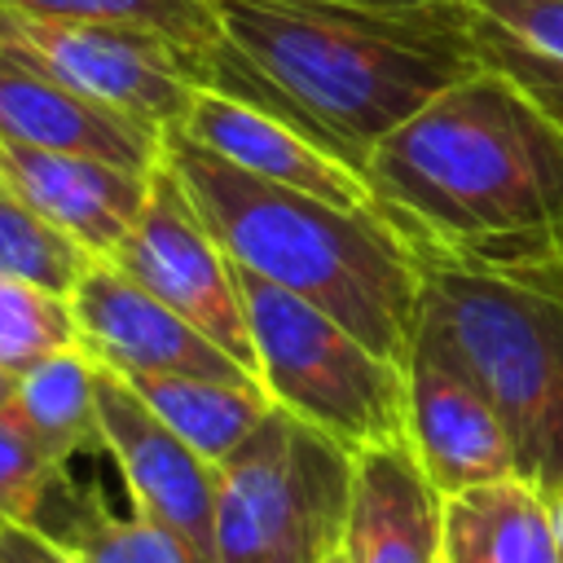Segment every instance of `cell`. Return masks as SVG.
<instances>
[{
	"label": "cell",
	"instance_id": "cell-7",
	"mask_svg": "<svg viewBox=\"0 0 563 563\" xmlns=\"http://www.w3.org/2000/svg\"><path fill=\"white\" fill-rule=\"evenodd\" d=\"M180 132L260 180L303 189L347 211H378L365 172L347 163L317 123L295 114L229 44L198 62V92Z\"/></svg>",
	"mask_w": 563,
	"mask_h": 563
},
{
	"label": "cell",
	"instance_id": "cell-28",
	"mask_svg": "<svg viewBox=\"0 0 563 563\" xmlns=\"http://www.w3.org/2000/svg\"><path fill=\"white\" fill-rule=\"evenodd\" d=\"M13 391H18V378H13L9 369H0V409L13 400Z\"/></svg>",
	"mask_w": 563,
	"mask_h": 563
},
{
	"label": "cell",
	"instance_id": "cell-6",
	"mask_svg": "<svg viewBox=\"0 0 563 563\" xmlns=\"http://www.w3.org/2000/svg\"><path fill=\"white\" fill-rule=\"evenodd\" d=\"M238 290L255 343V378L273 405L352 453L405 435V365L378 356L317 303L246 268H238Z\"/></svg>",
	"mask_w": 563,
	"mask_h": 563
},
{
	"label": "cell",
	"instance_id": "cell-9",
	"mask_svg": "<svg viewBox=\"0 0 563 563\" xmlns=\"http://www.w3.org/2000/svg\"><path fill=\"white\" fill-rule=\"evenodd\" d=\"M106 264L163 299L216 347H224L246 374H255V343L238 290V268L167 163L154 172L136 224Z\"/></svg>",
	"mask_w": 563,
	"mask_h": 563
},
{
	"label": "cell",
	"instance_id": "cell-15",
	"mask_svg": "<svg viewBox=\"0 0 563 563\" xmlns=\"http://www.w3.org/2000/svg\"><path fill=\"white\" fill-rule=\"evenodd\" d=\"M0 180L18 189L92 260H110L136 224L154 172H132L88 154H53L0 141Z\"/></svg>",
	"mask_w": 563,
	"mask_h": 563
},
{
	"label": "cell",
	"instance_id": "cell-24",
	"mask_svg": "<svg viewBox=\"0 0 563 563\" xmlns=\"http://www.w3.org/2000/svg\"><path fill=\"white\" fill-rule=\"evenodd\" d=\"M62 471L66 466L53 462V453L40 444V435L26 427V418L9 400L0 409V528L35 523Z\"/></svg>",
	"mask_w": 563,
	"mask_h": 563
},
{
	"label": "cell",
	"instance_id": "cell-17",
	"mask_svg": "<svg viewBox=\"0 0 563 563\" xmlns=\"http://www.w3.org/2000/svg\"><path fill=\"white\" fill-rule=\"evenodd\" d=\"M444 563H559L545 493L510 475L444 497Z\"/></svg>",
	"mask_w": 563,
	"mask_h": 563
},
{
	"label": "cell",
	"instance_id": "cell-23",
	"mask_svg": "<svg viewBox=\"0 0 563 563\" xmlns=\"http://www.w3.org/2000/svg\"><path fill=\"white\" fill-rule=\"evenodd\" d=\"M75 343L79 334H75V312L66 295L0 277V369L18 378L44 356Z\"/></svg>",
	"mask_w": 563,
	"mask_h": 563
},
{
	"label": "cell",
	"instance_id": "cell-12",
	"mask_svg": "<svg viewBox=\"0 0 563 563\" xmlns=\"http://www.w3.org/2000/svg\"><path fill=\"white\" fill-rule=\"evenodd\" d=\"M75 334L79 347L132 378V374H202V378H233V383H260L246 374L224 347H216L198 325H189L180 312H172L163 299L141 290L132 277H123L114 264L92 260L70 295Z\"/></svg>",
	"mask_w": 563,
	"mask_h": 563
},
{
	"label": "cell",
	"instance_id": "cell-8",
	"mask_svg": "<svg viewBox=\"0 0 563 563\" xmlns=\"http://www.w3.org/2000/svg\"><path fill=\"white\" fill-rule=\"evenodd\" d=\"M0 53H13L88 97L119 106L158 132L180 128L198 92V62L132 26L35 18L0 4Z\"/></svg>",
	"mask_w": 563,
	"mask_h": 563
},
{
	"label": "cell",
	"instance_id": "cell-22",
	"mask_svg": "<svg viewBox=\"0 0 563 563\" xmlns=\"http://www.w3.org/2000/svg\"><path fill=\"white\" fill-rule=\"evenodd\" d=\"M88 264L92 255L84 246H75L53 220H44L18 189L0 180V277L70 299Z\"/></svg>",
	"mask_w": 563,
	"mask_h": 563
},
{
	"label": "cell",
	"instance_id": "cell-19",
	"mask_svg": "<svg viewBox=\"0 0 563 563\" xmlns=\"http://www.w3.org/2000/svg\"><path fill=\"white\" fill-rule=\"evenodd\" d=\"M35 528L62 541L79 563H189L176 537L141 515H114L92 484H70L66 471L35 515Z\"/></svg>",
	"mask_w": 563,
	"mask_h": 563
},
{
	"label": "cell",
	"instance_id": "cell-21",
	"mask_svg": "<svg viewBox=\"0 0 563 563\" xmlns=\"http://www.w3.org/2000/svg\"><path fill=\"white\" fill-rule=\"evenodd\" d=\"M4 9L35 13V18H75V22H106L150 31L194 62L224 44L216 0H0Z\"/></svg>",
	"mask_w": 563,
	"mask_h": 563
},
{
	"label": "cell",
	"instance_id": "cell-14",
	"mask_svg": "<svg viewBox=\"0 0 563 563\" xmlns=\"http://www.w3.org/2000/svg\"><path fill=\"white\" fill-rule=\"evenodd\" d=\"M343 563H444V493L409 440L369 444L352 457Z\"/></svg>",
	"mask_w": 563,
	"mask_h": 563
},
{
	"label": "cell",
	"instance_id": "cell-26",
	"mask_svg": "<svg viewBox=\"0 0 563 563\" xmlns=\"http://www.w3.org/2000/svg\"><path fill=\"white\" fill-rule=\"evenodd\" d=\"M325 4H365V9H418V4H435V0H325Z\"/></svg>",
	"mask_w": 563,
	"mask_h": 563
},
{
	"label": "cell",
	"instance_id": "cell-11",
	"mask_svg": "<svg viewBox=\"0 0 563 563\" xmlns=\"http://www.w3.org/2000/svg\"><path fill=\"white\" fill-rule=\"evenodd\" d=\"M405 440L444 497L515 475V453L488 396L418 325L405 356Z\"/></svg>",
	"mask_w": 563,
	"mask_h": 563
},
{
	"label": "cell",
	"instance_id": "cell-16",
	"mask_svg": "<svg viewBox=\"0 0 563 563\" xmlns=\"http://www.w3.org/2000/svg\"><path fill=\"white\" fill-rule=\"evenodd\" d=\"M462 18L479 66L563 128V0H462Z\"/></svg>",
	"mask_w": 563,
	"mask_h": 563
},
{
	"label": "cell",
	"instance_id": "cell-13",
	"mask_svg": "<svg viewBox=\"0 0 563 563\" xmlns=\"http://www.w3.org/2000/svg\"><path fill=\"white\" fill-rule=\"evenodd\" d=\"M0 141L53 154H88L145 176L163 167L158 128L44 75L13 53H0Z\"/></svg>",
	"mask_w": 563,
	"mask_h": 563
},
{
	"label": "cell",
	"instance_id": "cell-4",
	"mask_svg": "<svg viewBox=\"0 0 563 563\" xmlns=\"http://www.w3.org/2000/svg\"><path fill=\"white\" fill-rule=\"evenodd\" d=\"M418 255V251H413ZM418 330L488 396L537 493L563 488V255L475 264L418 255Z\"/></svg>",
	"mask_w": 563,
	"mask_h": 563
},
{
	"label": "cell",
	"instance_id": "cell-3",
	"mask_svg": "<svg viewBox=\"0 0 563 563\" xmlns=\"http://www.w3.org/2000/svg\"><path fill=\"white\" fill-rule=\"evenodd\" d=\"M163 163L238 268L317 303L378 356L405 365L422 273L413 246L383 211H347L260 180L180 128L163 132Z\"/></svg>",
	"mask_w": 563,
	"mask_h": 563
},
{
	"label": "cell",
	"instance_id": "cell-20",
	"mask_svg": "<svg viewBox=\"0 0 563 563\" xmlns=\"http://www.w3.org/2000/svg\"><path fill=\"white\" fill-rule=\"evenodd\" d=\"M18 413L53 453V462H70L88 449H101V413H97V361L75 343L26 374H18L13 391Z\"/></svg>",
	"mask_w": 563,
	"mask_h": 563
},
{
	"label": "cell",
	"instance_id": "cell-10",
	"mask_svg": "<svg viewBox=\"0 0 563 563\" xmlns=\"http://www.w3.org/2000/svg\"><path fill=\"white\" fill-rule=\"evenodd\" d=\"M97 413L101 449L123 475L132 515L176 537L189 563H216V466L106 365H97Z\"/></svg>",
	"mask_w": 563,
	"mask_h": 563
},
{
	"label": "cell",
	"instance_id": "cell-2",
	"mask_svg": "<svg viewBox=\"0 0 563 563\" xmlns=\"http://www.w3.org/2000/svg\"><path fill=\"white\" fill-rule=\"evenodd\" d=\"M216 18L224 44L361 172L383 136L479 70L462 0L418 9L216 0Z\"/></svg>",
	"mask_w": 563,
	"mask_h": 563
},
{
	"label": "cell",
	"instance_id": "cell-5",
	"mask_svg": "<svg viewBox=\"0 0 563 563\" xmlns=\"http://www.w3.org/2000/svg\"><path fill=\"white\" fill-rule=\"evenodd\" d=\"M352 449L290 409L216 466V563H325L343 545Z\"/></svg>",
	"mask_w": 563,
	"mask_h": 563
},
{
	"label": "cell",
	"instance_id": "cell-27",
	"mask_svg": "<svg viewBox=\"0 0 563 563\" xmlns=\"http://www.w3.org/2000/svg\"><path fill=\"white\" fill-rule=\"evenodd\" d=\"M550 501V519H554V541H559V563H563V488L545 497Z\"/></svg>",
	"mask_w": 563,
	"mask_h": 563
},
{
	"label": "cell",
	"instance_id": "cell-18",
	"mask_svg": "<svg viewBox=\"0 0 563 563\" xmlns=\"http://www.w3.org/2000/svg\"><path fill=\"white\" fill-rule=\"evenodd\" d=\"M132 391L211 466H220L273 409L260 383L202 374H132Z\"/></svg>",
	"mask_w": 563,
	"mask_h": 563
},
{
	"label": "cell",
	"instance_id": "cell-25",
	"mask_svg": "<svg viewBox=\"0 0 563 563\" xmlns=\"http://www.w3.org/2000/svg\"><path fill=\"white\" fill-rule=\"evenodd\" d=\"M0 563H79V559L35 523H9L0 528Z\"/></svg>",
	"mask_w": 563,
	"mask_h": 563
},
{
	"label": "cell",
	"instance_id": "cell-1",
	"mask_svg": "<svg viewBox=\"0 0 563 563\" xmlns=\"http://www.w3.org/2000/svg\"><path fill=\"white\" fill-rule=\"evenodd\" d=\"M365 180L418 255L475 264L563 255V128L488 66L383 136Z\"/></svg>",
	"mask_w": 563,
	"mask_h": 563
},
{
	"label": "cell",
	"instance_id": "cell-29",
	"mask_svg": "<svg viewBox=\"0 0 563 563\" xmlns=\"http://www.w3.org/2000/svg\"><path fill=\"white\" fill-rule=\"evenodd\" d=\"M325 563H343V554H330V559H325Z\"/></svg>",
	"mask_w": 563,
	"mask_h": 563
}]
</instances>
